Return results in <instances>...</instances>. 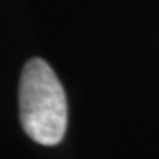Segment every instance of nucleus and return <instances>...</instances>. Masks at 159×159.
<instances>
[{"mask_svg": "<svg viewBox=\"0 0 159 159\" xmlns=\"http://www.w3.org/2000/svg\"><path fill=\"white\" fill-rule=\"evenodd\" d=\"M20 120L26 135L39 144L54 146L63 140L68 106L55 71L42 59H31L20 80Z\"/></svg>", "mask_w": 159, "mask_h": 159, "instance_id": "nucleus-1", "label": "nucleus"}]
</instances>
